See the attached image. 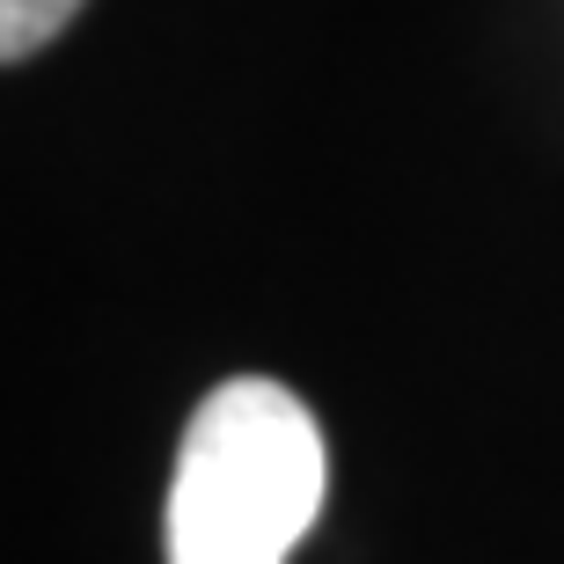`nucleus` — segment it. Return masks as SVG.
<instances>
[{
	"label": "nucleus",
	"mask_w": 564,
	"mask_h": 564,
	"mask_svg": "<svg viewBox=\"0 0 564 564\" xmlns=\"http://www.w3.org/2000/svg\"><path fill=\"white\" fill-rule=\"evenodd\" d=\"M330 491L308 403L279 381H220L184 425L169 477V564H286Z\"/></svg>",
	"instance_id": "1"
},
{
	"label": "nucleus",
	"mask_w": 564,
	"mask_h": 564,
	"mask_svg": "<svg viewBox=\"0 0 564 564\" xmlns=\"http://www.w3.org/2000/svg\"><path fill=\"white\" fill-rule=\"evenodd\" d=\"M82 15V0H0V66L30 59Z\"/></svg>",
	"instance_id": "2"
}]
</instances>
